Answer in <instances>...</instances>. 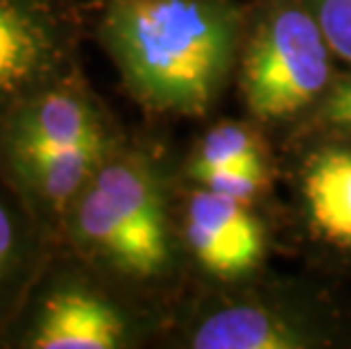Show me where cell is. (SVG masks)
I'll return each mask as SVG.
<instances>
[{
    "label": "cell",
    "mask_w": 351,
    "mask_h": 349,
    "mask_svg": "<svg viewBox=\"0 0 351 349\" xmlns=\"http://www.w3.org/2000/svg\"><path fill=\"white\" fill-rule=\"evenodd\" d=\"M238 0H95L91 32L150 118H204L234 84Z\"/></svg>",
    "instance_id": "1"
},
{
    "label": "cell",
    "mask_w": 351,
    "mask_h": 349,
    "mask_svg": "<svg viewBox=\"0 0 351 349\" xmlns=\"http://www.w3.org/2000/svg\"><path fill=\"white\" fill-rule=\"evenodd\" d=\"M177 163L159 139L125 132L59 229L64 248L166 311L191 274L175 220Z\"/></svg>",
    "instance_id": "2"
},
{
    "label": "cell",
    "mask_w": 351,
    "mask_h": 349,
    "mask_svg": "<svg viewBox=\"0 0 351 349\" xmlns=\"http://www.w3.org/2000/svg\"><path fill=\"white\" fill-rule=\"evenodd\" d=\"M163 347L331 349L351 345V315L315 281L263 277L184 291L170 306Z\"/></svg>",
    "instance_id": "3"
},
{
    "label": "cell",
    "mask_w": 351,
    "mask_h": 349,
    "mask_svg": "<svg viewBox=\"0 0 351 349\" xmlns=\"http://www.w3.org/2000/svg\"><path fill=\"white\" fill-rule=\"evenodd\" d=\"M168 311L55 245L0 349H141L159 345Z\"/></svg>",
    "instance_id": "4"
},
{
    "label": "cell",
    "mask_w": 351,
    "mask_h": 349,
    "mask_svg": "<svg viewBox=\"0 0 351 349\" xmlns=\"http://www.w3.org/2000/svg\"><path fill=\"white\" fill-rule=\"evenodd\" d=\"M338 57L306 0L247 7L236 77L247 116L263 128L297 125L338 75Z\"/></svg>",
    "instance_id": "5"
},
{
    "label": "cell",
    "mask_w": 351,
    "mask_h": 349,
    "mask_svg": "<svg viewBox=\"0 0 351 349\" xmlns=\"http://www.w3.org/2000/svg\"><path fill=\"white\" fill-rule=\"evenodd\" d=\"M77 0H0V116L82 66Z\"/></svg>",
    "instance_id": "6"
},
{
    "label": "cell",
    "mask_w": 351,
    "mask_h": 349,
    "mask_svg": "<svg viewBox=\"0 0 351 349\" xmlns=\"http://www.w3.org/2000/svg\"><path fill=\"white\" fill-rule=\"evenodd\" d=\"M256 206L184 182L177 175L175 220L189 272L215 284L263 272L270 232Z\"/></svg>",
    "instance_id": "7"
},
{
    "label": "cell",
    "mask_w": 351,
    "mask_h": 349,
    "mask_svg": "<svg viewBox=\"0 0 351 349\" xmlns=\"http://www.w3.org/2000/svg\"><path fill=\"white\" fill-rule=\"evenodd\" d=\"M82 66L0 116V166L125 134Z\"/></svg>",
    "instance_id": "8"
},
{
    "label": "cell",
    "mask_w": 351,
    "mask_h": 349,
    "mask_svg": "<svg viewBox=\"0 0 351 349\" xmlns=\"http://www.w3.org/2000/svg\"><path fill=\"white\" fill-rule=\"evenodd\" d=\"M293 168V195L311 243L351 263V139L313 134Z\"/></svg>",
    "instance_id": "9"
},
{
    "label": "cell",
    "mask_w": 351,
    "mask_h": 349,
    "mask_svg": "<svg viewBox=\"0 0 351 349\" xmlns=\"http://www.w3.org/2000/svg\"><path fill=\"white\" fill-rule=\"evenodd\" d=\"M55 245L57 239L0 177V338Z\"/></svg>",
    "instance_id": "10"
},
{
    "label": "cell",
    "mask_w": 351,
    "mask_h": 349,
    "mask_svg": "<svg viewBox=\"0 0 351 349\" xmlns=\"http://www.w3.org/2000/svg\"><path fill=\"white\" fill-rule=\"evenodd\" d=\"M265 128L254 118H222L206 128L177 163L182 180H197L218 168H274Z\"/></svg>",
    "instance_id": "11"
},
{
    "label": "cell",
    "mask_w": 351,
    "mask_h": 349,
    "mask_svg": "<svg viewBox=\"0 0 351 349\" xmlns=\"http://www.w3.org/2000/svg\"><path fill=\"white\" fill-rule=\"evenodd\" d=\"M293 128L297 136L328 134L351 139V69L338 71L322 100Z\"/></svg>",
    "instance_id": "12"
},
{
    "label": "cell",
    "mask_w": 351,
    "mask_h": 349,
    "mask_svg": "<svg viewBox=\"0 0 351 349\" xmlns=\"http://www.w3.org/2000/svg\"><path fill=\"white\" fill-rule=\"evenodd\" d=\"M272 180H274V168H218L211 170V173L199 175L197 180H191V184H197V186L220 193V195L258 204L261 200L270 195Z\"/></svg>",
    "instance_id": "13"
},
{
    "label": "cell",
    "mask_w": 351,
    "mask_h": 349,
    "mask_svg": "<svg viewBox=\"0 0 351 349\" xmlns=\"http://www.w3.org/2000/svg\"><path fill=\"white\" fill-rule=\"evenodd\" d=\"M342 66L351 69V0H306Z\"/></svg>",
    "instance_id": "14"
}]
</instances>
